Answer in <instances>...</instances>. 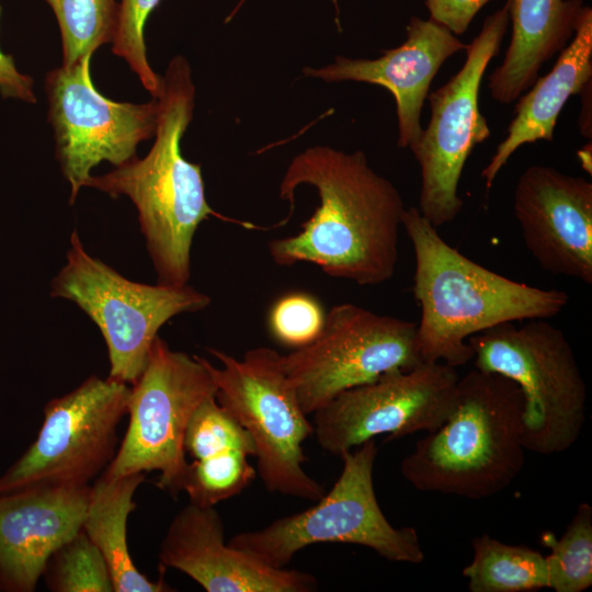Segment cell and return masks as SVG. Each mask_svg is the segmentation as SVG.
Here are the masks:
<instances>
[{"label":"cell","instance_id":"22","mask_svg":"<svg viewBox=\"0 0 592 592\" xmlns=\"http://www.w3.org/2000/svg\"><path fill=\"white\" fill-rule=\"evenodd\" d=\"M473 559L463 569L470 592H535L548 589L546 556L489 534L473 538Z\"/></svg>","mask_w":592,"mask_h":592},{"label":"cell","instance_id":"26","mask_svg":"<svg viewBox=\"0 0 592 592\" xmlns=\"http://www.w3.org/2000/svg\"><path fill=\"white\" fill-rule=\"evenodd\" d=\"M252 455L243 449H231L187 464L183 490L191 503L215 506L242 492L255 477ZM253 457V456H252Z\"/></svg>","mask_w":592,"mask_h":592},{"label":"cell","instance_id":"17","mask_svg":"<svg viewBox=\"0 0 592 592\" xmlns=\"http://www.w3.org/2000/svg\"><path fill=\"white\" fill-rule=\"evenodd\" d=\"M407 39L375 59L335 57L319 68L305 67L306 77L326 82L356 81L386 88L396 102L398 147L412 150L422 133L421 113L430 86L442 65L467 44L432 19L412 16Z\"/></svg>","mask_w":592,"mask_h":592},{"label":"cell","instance_id":"1","mask_svg":"<svg viewBox=\"0 0 592 592\" xmlns=\"http://www.w3.org/2000/svg\"><path fill=\"white\" fill-rule=\"evenodd\" d=\"M300 185L315 187L320 204L300 232L267 243L272 260L282 266L311 263L358 285L390 280L406 207L397 187L373 170L365 153L311 146L296 155L278 187L280 197L289 202L284 223Z\"/></svg>","mask_w":592,"mask_h":592},{"label":"cell","instance_id":"31","mask_svg":"<svg viewBox=\"0 0 592 592\" xmlns=\"http://www.w3.org/2000/svg\"><path fill=\"white\" fill-rule=\"evenodd\" d=\"M0 92L3 98H13L29 103H35L33 79L21 73L13 58L0 49Z\"/></svg>","mask_w":592,"mask_h":592},{"label":"cell","instance_id":"30","mask_svg":"<svg viewBox=\"0 0 592 592\" xmlns=\"http://www.w3.org/2000/svg\"><path fill=\"white\" fill-rule=\"evenodd\" d=\"M491 0H424L430 19L449 30L464 34L476 14Z\"/></svg>","mask_w":592,"mask_h":592},{"label":"cell","instance_id":"23","mask_svg":"<svg viewBox=\"0 0 592 592\" xmlns=\"http://www.w3.org/2000/svg\"><path fill=\"white\" fill-rule=\"evenodd\" d=\"M61 34L62 65L91 57L103 44L113 42L118 4L115 0H46Z\"/></svg>","mask_w":592,"mask_h":592},{"label":"cell","instance_id":"33","mask_svg":"<svg viewBox=\"0 0 592 592\" xmlns=\"http://www.w3.org/2000/svg\"><path fill=\"white\" fill-rule=\"evenodd\" d=\"M591 143L587 144L582 149L578 151V158L582 168L591 174L592 169V155H591Z\"/></svg>","mask_w":592,"mask_h":592},{"label":"cell","instance_id":"19","mask_svg":"<svg viewBox=\"0 0 592 592\" xmlns=\"http://www.w3.org/2000/svg\"><path fill=\"white\" fill-rule=\"evenodd\" d=\"M591 83L592 10L583 5L573 37L559 53L553 69L537 78L527 93L520 95L506 136L481 172L487 190L516 149L525 144L554 139L556 122L566 102Z\"/></svg>","mask_w":592,"mask_h":592},{"label":"cell","instance_id":"28","mask_svg":"<svg viewBox=\"0 0 592 592\" xmlns=\"http://www.w3.org/2000/svg\"><path fill=\"white\" fill-rule=\"evenodd\" d=\"M160 0H122L112 50L125 59L138 76L145 89L157 99L161 92L162 78L150 67L145 44V25Z\"/></svg>","mask_w":592,"mask_h":592},{"label":"cell","instance_id":"25","mask_svg":"<svg viewBox=\"0 0 592 592\" xmlns=\"http://www.w3.org/2000/svg\"><path fill=\"white\" fill-rule=\"evenodd\" d=\"M43 577L53 592H114L105 559L82 527L52 554Z\"/></svg>","mask_w":592,"mask_h":592},{"label":"cell","instance_id":"3","mask_svg":"<svg viewBox=\"0 0 592 592\" xmlns=\"http://www.w3.org/2000/svg\"><path fill=\"white\" fill-rule=\"evenodd\" d=\"M402 227L415 257L412 292L424 362L463 366L474 357L469 337L503 322L553 318L569 301L563 291L520 283L468 259L415 206L406 208Z\"/></svg>","mask_w":592,"mask_h":592},{"label":"cell","instance_id":"27","mask_svg":"<svg viewBox=\"0 0 592 592\" xmlns=\"http://www.w3.org/2000/svg\"><path fill=\"white\" fill-rule=\"evenodd\" d=\"M184 449L193 460L230 449H243L255 457V448L246 429L216 400H204L192 414L184 437Z\"/></svg>","mask_w":592,"mask_h":592},{"label":"cell","instance_id":"12","mask_svg":"<svg viewBox=\"0 0 592 592\" xmlns=\"http://www.w3.org/2000/svg\"><path fill=\"white\" fill-rule=\"evenodd\" d=\"M129 385L89 376L48 401L38 434L0 476V494L31 487L88 486L111 464Z\"/></svg>","mask_w":592,"mask_h":592},{"label":"cell","instance_id":"7","mask_svg":"<svg viewBox=\"0 0 592 592\" xmlns=\"http://www.w3.org/2000/svg\"><path fill=\"white\" fill-rule=\"evenodd\" d=\"M218 360L205 364L215 382L216 400L250 434L257 473L270 492L317 501L323 487L304 468L303 444L314 432L282 364V354L259 346L241 358L208 348Z\"/></svg>","mask_w":592,"mask_h":592},{"label":"cell","instance_id":"24","mask_svg":"<svg viewBox=\"0 0 592 592\" xmlns=\"http://www.w3.org/2000/svg\"><path fill=\"white\" fill-rule=\"evenodd\" d=\"M550 549L546 556L548 589L555 592H583L592 587V506L578 505L559 539L543 534Z\"/></svg>","mask_w":592,"mask_h":592},{"label":"cell","instance_id":"11","mask_svg":"<svg viewBox=\"0 0 592 592\" xmlns=\"http://www.w3.org/2000/svg\"><path fill=\"white\" fill-rule=\"evenodd\" d=\"M421 362L417 322L351 303L338 304L326 314L312 342L282 355L285 374L307 415L344 390Z\"/></svg>","mask_w":592,"mask_h":592},{"label":"cell","instance_id":"8","mask_svg":"<svg viewBox=\"0 0 592 592\" xmlns=\"http://www.w3.org/2000/svg\"><path fill=\"white\" fill-rule=\"evenodd\" d=\"M66 264L50 296L75 303L100 329L109 353L107 377L133 385L144 371L159 329L171 318L209 306L196 288L130 281L90 255L75 229Z\"/></svg>","mask_w":592,"mask_h":592},{"label":"cell","instance_id":"2","mask_svg":"<svg viewBox=\"0 0 592 592\" xmlns=\"http://www.w3.org/2000/svg\"><path fill=\"white\" fill-rule=\"evenodd\" d=\"M194 98L191 67L183 56H175L162 77L149 152L103 175H91L84 186L130 198L158 283L169 286L187 285L195 231L209 216H219L206 201L201 164L187 161L181 151Z\"/></svg>","mask_w":592,"mask_h":592},{"label":"cell","instance_id":"5","mask_svg":"<svg viewBox=\"0 0 592 592\" xmlns=\"http://www.w3.org/2000/svg\"><path fill=\"white\" fill-rule=\"evenodd\" d=\"M475 368L513 380L524 399L523 445L566 452L587 418V385L565 333L547 319L503 322L468 338Z\"/></svg>","mask_w":592,"mask_h":592},{"label":"cell","instance_id":"13","mask_svg":"<svg viewBox=\"0 0 592 592\" xmlns=\"http://www.w3.org/2000/svg\"><path fill=\"white\" fill-rule=\"evenodd\" d=\"M91 57L53 69L46 76L48 122L54 129L56 158L70 184V204L102 161L118 167L136 157L140 141L155 135L158 100L115 102L94 87Z\"/></svg>","mask_w":592,"mask_h":592},{"label":"cell","instance_id":"32","mask_svg":"<svg viewBox=\"0 0 592 592\" xmlns=\"http://www.w3.org/2000/svg\"><path fill=\"white\" fill-rule=\"evenodd\" d=\"M591 86H588L581 93V112L579 115L580 133L583 137L591 138Z\"/></svg>","mask_w":592,"mask_h":592},{"label":"cell","instance_id":"16","mask_svg":"<svg viewBox=\"0 0 592 592\" xmlns=\"http://www.w3.org/2000/svg\"><path fill=\"white\" fill-rule=\"evenodd\" d=\"M160 566L179 570L207 592H312L316 578L274 568L225 542L215 506L189 502L172 519L159 550Z\"/></svg>","mask_w":592,"mask_h":592},{"label":"cell","instance_id":"4","mask_svg":"<svg viewBox=\"0 0 592 592\" xmlns=\"http://www.w3.org/2000/svg\"><path fill=\"white\" fill-rule=\"evenodd\" d=\"M523 412V395L513 380L471 369L459 376L443 424L402 459V477L421 492L470 500L503 491L524 466Z\"/></svg>","mask_w":592,"mask_h":592},{"label":"cell","instance_id":"15","mask_svg":"<svg viewBox=\"0 0 592 592\" xmlns=\"http://www.w3.org/2000/svg\"><path fill=\"white\" fill-rule=\"evenodd\" d=\"M513 209L526 249L551 274L592 284V183L548 166L520 175Z\"/></svg>","mask_w":592,"mask_h":592},{"label":"cell","instance_id":"18","mask_svg":"<svg viewBox=\"0 0 592 592\" xmlns=\"http://www.w3.org/2000/svg\"><path fill=\"white\" fill-rule=\"evenodd\" d=\"M89 494L90 485L0 494V591L35 590L52 554L81 530Z\"/></svg>","mask_w":592,"mask_h":592},{"label":"cell","instance_id":"20","mask_svg":"<svg viewBox=\"0 0 592 592\" xmlns=\"http://www.w3.org/2000/svg\"><path fill=\"white\" fill-rule=\"evenodd\" d=\"M512 36L502 64L488 78L491 98L509 104L538 78L540 67L573 37L582 0H508Z\"/></svg>","mask_w":592,"mask_h":592},{"label":"cell","instance_id":"6","mask_svg":"<svg viewBox=\"0 0 592 592\" xmlns=\"http://www.w3.org/2000/svg\"><path fill=\"white\" fill-rule=\"evenodd\" d=\"M377 453L375 440L343 452L339 478L312 506L239 533L228 544L274 568H285L299 550L321 543L364 546L389 561L423 562L415 528L395 527L378 504L373 482Z\"/></svg>","mask_w":592,"mask_h":592},{"label":"cell","instance_id":"21","mask_svg":"<svg viewBox=\"0 0 592 592\" xmlns=\"http://www.w3.org/2000/svg\"><path fill=\"white\" fill-rule=\"evenodd\" d=\"M146 474L111 477L102 473L90 486L82 530L105 559L114 592H168L172 589L160 577L150 580L130 557L127 521L135 510L134 496Z\"/></svg>","mask_w":592,"mask_h":592},{"label":"cell","instance_id":"29","mask_svg":"<svg viewBox=\"0 0 592 592\" xmlns=\"http://www.w3.org/2000/svg\"><path fill=\"white\" fill-rule=\"evenodd\" d=\"M326 314L315 297L293 293L274 304L269 316V327L278 342L296 349L312 342L319 335Z\"/></svg>","mask_w":592,"mask_h":592},{"label":"cell","instance_id":"10","mask_svg":"<svg viewBox=\"0 0 592 592\" xmlns=\"http://www.w3.org/2000/svg\"><path fill=\"white\" fill-rule=\"evenodd\" d=\"M510 22L508 8L490 14L467 44L463 67L441 88L428 94L429 124L411 150L421 175V215L436 229L452 223L463 208L458 183L475 147L490 137L478 95L489 62L498 55Z\"/></svg>","mask_w":592,"mask_h":592},{"label":"cell","instance_id":"9","mask_svg":"<svg viewBox=\"0 0 592 592\" xmlns=\"http://www.w3.org/2000/svg\"><path fill=\"white\" fill-rule=\"evenodd\" d=\"M130 386L128 426L103 473L121 477L158 471L156 486L177 497L189 464L186 428L196 408L216 396L215 382L204 357L173 351L158 335L144 371Z\"/></svg>","mask_w":592,"mask_h":592},{"label":"cell","instance_id":"14","mask_svg":"<svg viewBox=\"0 0 592 592\" xmlns=\"http://www.w3.org/2000/svg\"><path fill=\"white\" fill-rule=\"evenodd\" d=\"M459 375L442 362L395 369L342 391L314 412L320 447L340 456L386 434L389 441L433 432L449 414Z\"/></svg>","mask_w":592,"mask_h":592}]
</instances>
